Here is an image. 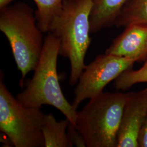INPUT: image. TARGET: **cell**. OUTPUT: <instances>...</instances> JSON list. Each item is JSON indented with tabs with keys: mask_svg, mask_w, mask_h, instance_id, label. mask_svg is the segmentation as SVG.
<instances>
[{
	"mask_svg": "<svg viewBox=\"0 0 147 147\" xmlns=\"http://www.w3.org/2000/svg\"><path fill=\"white\" fill-rule=\"evenodd\" d=\"M105 53L131 58L136 62L147 58V25H131L115 39Z\"/></svg>",
	"mask_w": 147,
	"mask_h": 147,
	"instance_id": "cell-8",
	"label": "cell"
},
{
	"mask_svg": "<svg viewBox=\"0 0 147 147\" xmlns=\"http://www.w3.org/2000/svg\"><path fill=\"white\" fill-rule=\"evenodd\" d=\"M13 1L14 0H0V9L9 5V4Z\"/></svg>",
	"mask_w": 147,
	"mask_h": 147,
	"instance_id": "cell-16",
	"label": "cell"
},
{
	"mask_svg": "<svg viewBox=\"0 0 147 147\" xmlns=\"http://www.w3.org/2000/svg\"><path fill=\"white\" fill-rule=\"evenodd\" d=\"M115 81L116 89L123 90L129 89L137 84L147 82V58L141 68L137 70L128 69Z\"/></svg>",
	"mask_w": 147,
	"mask_h": 147,
	"instance_id": "cell-13",
	"label": "cell"
},
{
	"mask_svg": "<svg viewBox=\"0 0 147 147\" xmlns=\"http://www.w3.org/2000/svg\"><path fill=\"white\" fill-rule=\"evenodd\" d=\"M130 0H93L90 16V33L115 25L121 11Z\"/></svg>",
	"mask_w": 147,
	"mask_h": 147,
	"instance_id": "cell-9",
	"label": "cell"
},
{
	"mask_svg": "<svg viewBox=\"0 0 147 147\" xmlns=\"http://www.w3.org/2000/svg\"><path fill=\"white\" fill-rule=\"evenodd\" d=\"M134 24L147 25V0H130L115 23L117 27Z\"/></svg>",
	"mask_w": 147,
	"mask_h": 147,
	"instance_id": "cell-12",
	"label": "cell"
},
{
	"mask_svg": "<svg viewBox=\"0 0 147 147\" xmlns=\"http://www.w3.org/2000/svg\"><path fill=\"white\" fill-rule=\"evenodd\" d=\"M1 10L0 30L9 42L16 66L21 74V82L34 70L44 46L42 32L31 7L17 3Z\"/></svg>",
	"mask_w": 147,
	"mask_h": 147,
	"instance_id": "cell-3",
	"label": "cell"
},
{
	"mask_svg": "<svg viewBox=\"0 0 147 147\" xmlns=\"http://www.w3.org/2000/svg\"><path fill=\"white\" fill-rule=\"evenodd\" d=\"M138 147H147V115L138 137Z\"/></svg>",
	"mask_w": 147,
	"mask_h": 147,
	"instance_id": "cell-15",
	"label": "cell"
},
{
	"mask_svg": "<svg viewBox=\"0 0 147 147\" xmlns=\"http://www.w3.org/2000/svg\"><path fill=\"white\" fill-rule=\"evenodd\" d=\"M135 59L105 53L98 56L87 65L79 78L74 90L72 105L78 110L84 100L90 99L103 92L105 87L121 74L132 68Z\"/></svg>",
	"mask_w": 147,
	"mask_h": 147,
	"instance_id": "cell-6",
	"label": "cell"
},
{
	"mask_svg": "<svg viewBox=\"0 0 147 147\" xmlns=\"http://www.w3.org/2000/svg\"><path fill=\"white\" fill-rule=\"evenodd\" d=\"M67 135L69 140L73 146L77 147H86V144L84 138L76 126L69 122L67 128Z\"/></svg>",
	"mask_w": 147,
	"mask_h": 147,
	"instance_id": "cell-14",
	"label": "cell"
},
{
	"mask_svg": "<svg viewBox=\"0 0 147 147\" xmlns=\"http://www.w3.org/2000/svg\"><path fill=\"white\" fill-rule=\"evenodd\" d=\"M37 6L38 25L43 33L51 31L53 24L61 14L64 0H33Z\"/></svg>",
	"mask_w": 147,
	"mask_h": 147,
	"instance_id": "cell-11",
	"label": "cell"
},
{
	"mask_svg": "<svg viewBox=\"0 0 147 147\" xmlns=\"http://www.w3.org/2000/svg\"><path fill=\"white\" fill-rule=\"evenodd\" d=\"M69 121L65 118L58 121L53 114H45L42 125L45 147H71L67 135Z\"/></svg>",
	"mask_w": 147,
	"mask_h": 147,
	"instance_id": "cell-10",
	"label": "cell"
},
{
	"mask_svg": "<svg viewBox=\"0 0 147 147\" xmlns=\"http://www.w3.org/2000/svg\"><path fill=\"white\" fill-rule=\"evenodd\" d=\"M129 94L102 92L78 111L75 126L86 147H117L123 111Z\"/></svg>",
	"mask_w": 147,
	"mask_h": 147,
	"instance_id": "cell-4",
	"label": "cell"
},
{
	"mask_svg": "<svg viewBox=\"0 0 147 147\" xmlns=\"http://www.w3.org/2000/svg\"><path fill=\"white\" fill-rule=\"evenodd\" d=\"M0 130L16 147H45L42 125L45 114L14 98L0 76Z\"/></svg>",
	"mask_w": 147,
	"mask_h": 147,
	"instance_id": "cell-5",
	"label": "cell"
},
{
	"mask_svg": "<svg viewBox=\"0 0 147 147\" xmlns=\"http://www.w3.org/2000/svg\"><path fill=\"white\" fill-rule=\"evenodd\" d=\"M147 115V88L130 92L124 106L117 147H138V137Z\"/></svg>",
	"mask_w": 147,
	"mask_h": 147,
	"instance_id": "cell-7",
	"label": "cell"
},
{
	"mask_svg": "<svg viewBox=\"0 0 147 147\" xmlns=\"http://www.w3.org/2000/svg\"><path fill=\"white\" fill-rule=\"evenodd\" d=\"M60 46L58 37L49 32L44 39L34 75L26 88L17 95L16 99L27 107L41 109L43 105L52 106L75 126L78 110L64 96L59 82L57 64Z\"/></svg>",
	"mask_w": 147,
	"mask_h": 147,
	"instance_id": "cell-1",
	"label": "cell"
},
{
	"mask_svg": "<svg viewBox=\"0 0 147 147\" xmlns=\"http://www.w3.org/2000/svg\"><path fill=\"white\" fill-rule=\"evenodd\" d=\"M93 0H64L61 14L53 24L51 31L60 40L59 55L70 63L69 84H77L86 65L89 48L90 16Z\"/></svg>",
	"mask_w": 147,
	"mask_h": 147,
	"instance_id": "cell-2",
	"label": "cell"
}]
</instances>
